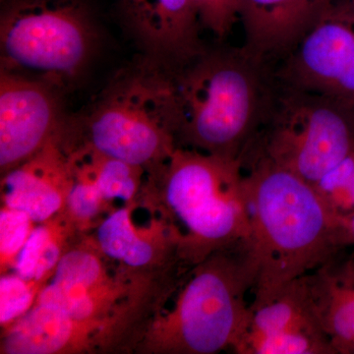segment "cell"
I'll return each instance as SVG.
<instances>
[{
	"instance_id": "15",
	"label": "cell",
	"mask_w": 354,
	"mask_h": 354,
	"mask_svg": "<svg viewBox=\"0 0 354 354\" xmlns=\"http://www.w3.org/2000/svg\"><path fill=\"white\" fill-rule=\"evenodd\" d=\"M72 183L62 127L36 155L2 174L1 204L43 223L64 211Z\"/></svg>"
},
{
	"instance_id": "22",
	"label": "cell",
	"mask_w": 354,
	"mask_h": 354,
	"mask_svg": "<svg viewBox=\"0 0 354 354\" xmlns=\"http://www.w3.org/2000/svg\"><path fill=\"white\" fill-rule=\"evenodd\" d=\"M314 186L335 215L344 218L353 214L354 152Z\"/></svg>"
},
{
	"instance_id": "14",
	"label": "cell",
	"mask_w": 354,
	"mask_h": 354,
	"mask_svg": "<svg viewBox=\"0 0 354 354\" xmlns=\"http://www.w3.org/2000/svg\"><path fill=\"white\" fill-rule=\"evenodd\" d=\"M123 27L142 55L176 69L206 46L192 0H118Z\"/></svg>"
},
{
	"instance_id": "5",
	"label": "cell",
	"mask_w": 354,
	"mask_h": 354,
	"mask_svg": "<svg viewBox=\"0 0 354 354\" xmlns=\"http://www.w3.org/2000/svg\"><path fill=\"white\" fill-rule=\"evenodd\" d=\"M149 197L183 236L184 262L194 268L218 249L250 239L251 218L241 158L177 147Z\"/></svg>"
},
{
	"instance_id": "16",
	"label": "cell",
	"mask_w": 354,
	"mask_h": 354,
	"mask_svg": "<svg viewBox=\"0 0 354 354\" xmlns=\"http://www.w3.org/2000/svg\"><path fill=\"white\" fill-rule=\"evenodd\" d=\"M333 7L332 0H241L243 48L267 62L286 57Z\"/></svg>"
},
{
	"instance_id": "2",
	"label": "cell",
	"mask_w": 354,
	"mask_h": 354,
	"mask_svg": "<svg viewBox=\"0 0 354 354\" xmlns=\"http://www.w3.org/2000/svg\"><path fill=\"white\" fill-rule=\"evenodd\" d=\"M251 218L249 242L258 264L253 300L272 297L346 248L342 218L315 186L278 165H243Z\"/></svg>"
},
{
	"instance_id": "1",
	"label": "cell",
	"mask_w": 354,
	"mask_h": 354,
	"mask_svg": "<svg viewBox=\"0 0 354 354\" xmlns=\"http://www.w3.org/2000/svg\"><path fill=\"white\" fill-rule=\"evenodd\" d=\"M267 65L243 48H205L171 69L177 146L241 160L278 95Z\"/></svg>"
},
{
	"instance_id": "8",
	"label": "cell",
	"mask_w": 354,
	"mask_h": 354,
	"mask_svg": "<svg viewBox=\"0 0 354 354\" xmlns=\"http://www.w3.org/2000/svg\"><path fill=\"white\" fill-rule=\"evenodd\" d=\"M106 259L93 239L77 241L64 254L36 302L57 307L78 320L135 319L134 283L113 274Z\"/></svg>"
},
{
	"instance_id": "13",
	"label": "cell",
	"mask_w": 354,
	"mask_h": 354,
	"mask_svg": "<svg viewBox=\"0 0 354 354\" xmlns=\"http://www.w3.org/2000/svg\"><path fill=\"white\" fill-rule=\"evenodd\" d=\"M133 319L78 320L36 302L2 332V354H70L102 351L127 334Z\"/></svg>"
},
{
	"instance_id": "9",
	"label": "cell",
	"mask_w": 354,
	"mask_h": 354,
	"mask_svg": "<svg viewBox=\"0 0 354 354\" xmlns=\"http://www.w3.org/2000/svg\"><path fill=\"white\" fill-rule=\"evenodd\" d=\"M64 93L48 84L0 70V171L29 160L64 127Z\"/></svg>"
},
{
	"instance_id": "18",
	"label": "cell",
	"mask_w": 354,
	"mask_h": 354,
	"mask_svg": "<svg viewBox=\"0 0 354 354\" xmlns=\"http://www.w3.org/2000/svg\"><path fill=\"white\" fill-rule=\"evenodd\" d=\"M78 232L65 209L38 223L11 272L46 286L64 254L76 243Z\"/></svg>"
},
{
	"instance_id": "10",
	"label": "cell",
	"mask_w": 354,
	"mask_h": 354,
	"mask_svg": "<svg viewBox=\"0 0 354 354\" xmlns=\"http://www.w3.org/2000/svg\"><path fill=\"white\" fill-rule=\"evenodd\" d=\"M95 245L108 259L129 271L188 267L183 257V236L157 204L136 200L113 209L97 225Z\"/></svg>"
},
{
	"instance_id": "7",
	"label": "cell",
	"mask_w": 354,
	"mask_h": 354,
	"mask_svg": "<svg viewBox=\"0 0 354 354\" xmlns=\"http://www.w3.org/2000/svg\"><path fill=\"white\" fill-rule=\"evenodd\" d=\"M242 164L265 160L315 185L354 152V123L341 102L283 86Z\"/></svg>"
},
{
	"instance_id": "11",
	"label": "cell",
	"mask_w": 354,
	"mask_h": 354,
	"mask_svg": "<svg viewBox=\"0 0 354 354\" xmlns=\"http://www.w3.org/2000/svg\"><path fill=\"white\" fill-rule=\"evenodd\" d=\"M286 57L283 86L354 102V32L334 7Z\"/></svg>"
},
{
	"instance_id": "3",
	"label": "cell",
	"mask_w": 354,
	"mask_h": 354,
	"mask_svg": "<svg viewBox=\"0 0 354 354\" xmlns=\"http://www.w3.org/2000/svg\"><path fill=\"white\" fill-rule=\"evenodd\" d=\"M257 279L249 239L218 249L187 272L172 292L169 308L155 312L140 333V349L160 354L234 351L246 329L247 295Z\"/></svg>"
},
{
	"instance_id": "4",
	"label": "cell",
	"mask_w": 354,
	"mask_h": 354,
	"mask_svg": "<svg viewBox=\"0 0 354 354\" xmlns=\"http://www.w3.org/2000/svg\"><path fill=\"white\" fill-rule=\"evenodd\" d=\"M70 138L157 176L177 149L171 70L141 55L120 70L82 113Z\"/></svg>"
},
{
	"instance_id": "23",
	"label": "cell",
	"mask_w": 354,
	"mask_h": 354,
	"mask_svg": "<svg viewBox=\"0 0 354 354\" xmlns=\"http://www.w3.org/2000/svg\"><path fill=\"white\" fill-rule=\"evenodd\" d=\"M241 0H192L203 31L223 39L239 21Z\"/></svg>"
},
{
	"instance_id": "19",
	"label": "cell",
	"mask_w": 354,
	"mask_h": 354,
	"mask_svg": "<svg viewBox=\"0 0 354 354\" xmlns=\"http://www.w3.org/2000/svg\"><path fill=\"white\" fill-rule=\"evenodd\" d=\"M68 158L73 183L67 198L65 212L77 228L83 232L95 223L100 225L99 216L106 213L109 202L102 196L90 174L69 152Z\"/></svg>"
},
{
	"instance_id": "6",
	"label": "cell",
	"mask_w": 354,
	"mask_h": 354,
	"mask_svg": "<svg viewBox=\"0 0 354 354\" xmlns=\"http://www.w3.org/2000/svg\"><path fill=\"white\" fill-rule=\"evenodd\" d=\"M99 44L88 0H1L0 70L66 93Z\"/></svg>"
},
{
	"instance_id": "12",
	"label": "cell",
	"mask_w": 354,
	"mask_h": 354,
	"mask_svg": "<svg viewBox=\"0 0 354 354\" xmlns=\"http://www.w3.org/2000/svg\"><path fill=\"white\" fill-rule=\"evenodd\" d=\"M237 346L247 354L328 353L329 341L312 314L301 278L272 297L250 302Z\"/></svg>"
},
{
	"instance_id": "21",
	"label": "cell",
	"mask_w": 354,
	"mask_h": 354,
	"mask_svg": "<svg viewBox=\"0 0 354 354\" xmlns=\"http://www.w3.org/2000/svg\"><path fill=\"white\" fill-rule=\"evenodd\" d=\"M43 283L29 281L14 272L0 279V326L4 330L25 315L36 304Z\"/></svg>"
},
{
	"instance_id": "17",
	"label": "cell",
	"mask_w": 354,
	"mask_h": 354,
	"mask_svg": "<svg viewBox=\"0 0 354 354\" xmlns=\"http://www.w3.org/2000/svg\"><path fill=\"white\" fill-rule=\"evenodd\" d=\"M342 251L301 279L312 314L335 354H354V257Z\"/></svg>"
},
{
	"instance_id": "20",
	"label": "cell",
	"mask_w": 354,
	"mask_h": 354,
	"mask_svg": "<svg viewBox=\"0 0 354 354\" xmlns=\"http://www.w3.org/2000/svg\"><path fill=\"white\" fill-rule=\"evenodd\" d=\"M38 223L20 209L1 204L0 209V272L12 271L32 230Z\"/></svg>"
}]
</instances>
